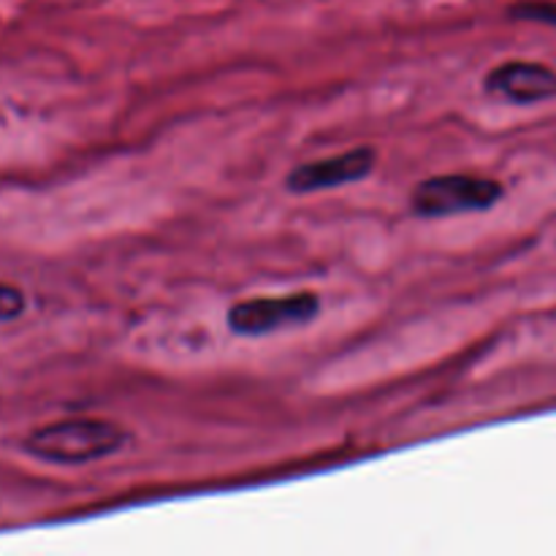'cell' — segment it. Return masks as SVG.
I'll return each mask as SVG.
<instances>
[{"instance_id": "7", "label": "cell", "mask_w": 556, "mask_h": 556, "mask_svg": "<svg viewBox=\"0 0 556 556\" xmlns=\"http://www.w3.org/2000/svg\"><path fill=\"white\" fill-rule=\"evenodd\" d=\"M27 313V293L20 286L0 282V324L20 320Z\"/></svg>"}, {"instance_id": "2", "label": "cell", "mask_w": 556, "mask_h": 556, "mask_svg": "<svg viewBox=\"0 0 556 556\" xmlns=\"http://www.w3.org/2000/svg\"><path fill=\"white\" fill-rule=\"evenodd\" d=\"M505 199V185L483 174H434L410 190L407 210L421 220L489 212Z\"/></svg>"}, {"instance_id": "6", "label": "cell", "mask_w": 556, "mask_h": 556, "mask_svg": "<svg viewBox=\"0 0 556 556\" xmlns=\"http://www.w3.org/2000/svg\"><path fill=\"white\" fill-rule=\"evenodd\" d=\"M510 20L541 22V25L556 27V0H519L508 9Z\"/></svg>"}, {"instance_id": "3", "label": "cell", "mask_w": 556, "mask_h": 556, "mask_svg": "<svg viewBox=\"0 0 556 556\" xmlns=\"http://www.w3.org/2000/svg\"><path fill=\"white\" fill-rule=\"evenodd\" d=\"M324 302L315 291H291L282 296H248L228 304L226 326L242 340H264L277 331L302 329L318 320Z\"/></svg>"}, {"instance_id": "1", "label": "cell", "mask_w": 556, "mask_h": 556, "mask_svg": "<svg viewBox=\"0 0 556 556\" xmlns=\"http://www.w3.org/2000/svg\"><path fill=\"white\" fill-rule=\"evenodd\" d=\"M134 443V432L109 418H63L43 424L22 438L20 448L52 467H85L117 456Z\"/></svg>"}, {"instance_id": "5", "label": "cell", "mask_w": 556, "mask_h": 556, "mask_svg": "<svg viewBox=\"0 0 556 556\" xmlns=\"http://www.w3.org/2000/svg\"><path fill=\"white\" fill-rule=\"evenodd\" d=\"M483 92L510 106H535L556 98V71L535 60H505L486 71Z\"/></svg>"}, {"instance_id": "4", "label": "cell", "mask_w": 556, "mask_h": 556, "mask_svg": "<svg viewBox=\"0 0 556 556\" xmlns=\"http://www.w3.org/2000/svg\"><path fill=\"white\" fill-rule=\"evenodd\" d=\"M378 166V150L369 144L351 147L337 155L318 157V161L296 163L282 177V188L291 195H309L320 190H337L342 185L364 182Z\"/></svg>"}]
</instances>
